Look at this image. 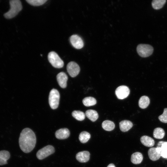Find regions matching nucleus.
I'll list each match as a JSON object with an SVG mask.
<instances>
[{"label":"nucleus","instance_id":"9d476101","mask_svg":"<svg viewBox=\"0 0 167 167\" xmlns=\"http://www.w3.org/2000/svg\"><path fill=\"white\" fill-rule=\"evenodd\" d=\"M57 79L61 87L62 88H65L66 87L68 77L65 72H61L59 73L57 75Z\"/></svg>","mask_w":167,"mask_h":167},{"label":"nucleus","instance_id":"6e6552de","mask_svg":"<svg viewBox=\"0 0 167 167\" xmlns=\"http://www.w3.org/2000/svg\"><path fill=\"white\" fill-rule=\"evenodd\" d=\"M130 90L128 87L126 86L122 85L118 87L115 93L117 97L119 99H123L129 95Z\"/></svg>","mask_w":167,"mask_h":167},{"label":"nucleus","instance_id":"9b49d317","mask_svg":"<svg viewBox=\"0 0 167 167\" xmlns=\"http://www.w3.org/2000/svg\"><path fill=\"white\" fill-rule=\"evenodd\" d=\"M69 130L66 128L60 129L56 131L55 136L56 138L60 139H67L70 136Z\"/></svg>","mask_w":167,"mask_h":167},{"label":"nucleus","instance_id":"39448f33","mask_svg":"<svg viewBox=\"0 0 167 167\" xmlns=\"http://www.w3.org/2000/svg\"><path fill=\"white\" fill-rule=\"evenodd\" d=\"M137 51L140 56L145 58L152 54L153 48L152 46L148 44H140L137 47Z\"/></svg>","mask_w":167,"mask_h":167},{"label":"nucleus","instance_id":"aec40b11","mask_svg":"<svg viewBox=\"0 0 167 167\" xmlns=\"http://www.w3.org/2000/svg\"><path fill=\"white\" fill-rule=\"evenodd\" d=\"M165 135L164 129L161 127L155 128L153 132V137L156 139H161L163 138Z\"/></svg>","mask_w":167,"mask_h":167},{"label":"nucleus","instance_id":"f03ea898","mask_svg":"<svg viewBox=\"0 0 167 167\" xmlns=\"http://www.w3.org/2000/svg\"><path fill=\"white\" fill-rule=\"evenodd\" d=\"M10 9L4 14L6 19H10L15 17L22 9L21 1L19 0H11L10 1Z\"/></svg>","mask_w":167,"mask_h":167},{"label":"nucleus","instance_id":"a878e982","mask_svg":"<svg viewBox=\"0 0 167 167\" xmlns=\"http://www.w3.org/2000/svg\"><path fill=\"white\" fill-rule=\"evenodd\" d=\"M47 0H26L30 4L34 6L41 5L45 3Z\"/></svg>","mask_w":167,"mask_h":167},{"label":"nucleus","instance_id":"c85d7f7f","mask_svg":"<svg viewBox=\"0 0 167 167\" xmlns=\"http://www.w3.org/2000/svg\"><path fill=\"white\" fill-rule=\"evenodd\" d=\"M107 167H115V165L112 163L109 164Z\"/></svg>","mask_w":167,"mask_h":167},{"label":"nucleus","instance_id":"412c9836","mask_svg":"<svg viewBox=\"0 0 167 167\" xmlns=\"http://www.w3.org/2000/svg\"><path fill=\"white\" fill-rule=\"evenodd\" d=\"M102 126L103 128L105 131H110L114 129L115 124L113 122L107 120L103 122Z\"/></svg>","mask_w":167,"mask_h":167},{"label":"nucleus","instance_id":"f257e3e1","mask_svg":"<svg viewBox=\"0 0 167 167\" xmlns=\"http://www.w3.org/2000/svg\"><path fill=\"white\" fill-rule=\"evenodd\" d=\"M19 142L22 151L26 153L30 152L35 147L36 143L35 133L29 128L24 129L20 134Z\"/></svg>","mask_w":167,"mask_h":167},{"label":"nucleus","instance_id":"bb28decb","mask_svg":"<svg viewBox=\"0 0 167 167\" xmlns=\"http://www.w3.org/2000/svg\"><path fill=\"white\" fill-rule=\"evenodd\" d=\"M159 120L162 122L167 123V108L164 109L163 113L158 117Z\"/></svg>","mask_w":167,"mask_h":167},{"label":"nucleus","instance_id":"f8f14e48","mask_svg":"<svg viewBox=\"0 0 167 167\" xmlns=\"http://www.w3.org/2000/svg\"><path fill=\"white\" fill-rule=\"evenodd\" d=\"M90 156V153L89 152L84 151L78 153L76 155V158L79 162L84 163L89 161Z\"/></svg>","mask_w":167,"mask_h":167},{"label":"nucleus","instance_id":"20e7f679","mask_svg":"<svg viewBox=\"0 0 167 167\" xmlns=\"http://www.w3.org/2000/svg\"><path fill=\"white\" fill-rule=\"evenodd\" d=\"M60 97L59 93L57 89L53 88L51 90L49 95V102L52 109H55L58 107Z\"/></svg>","mask_w":167,"mask_h":167},{"label":"nucleus","instance_id":"ddd939ff","mask_svg":"<svg viewBox=\"0 0 167 167\" xmlns=\"http://www.w3.org/2000/svg\"><path fill=\"white\" fill-rule=\"evenodd\" d=\"M148 154L150 159L153 161L158 160L161 156L156 148H150L148 150Z\"/></svg>","mask_w":167,"mask_h":167},{"label":"nucleus","instance_id":"423d86ee","mask_svg":"<svg viewBox=\"0 0 167 167\" xmlns=\"http://www.w3.org/2000/svg\"><path fill=\"white\" fill-rule=\"evenodd\" d=\"M54 152V147L51 145H48L39 150L36 156L38 159L42 160L53 154Z\"/></svg>","mask_w":167,"mask_h":167},{"label":"nucleus","instance_id":"393cba45","mask_svg":"<svg viewBox=\"0 0 167 167\" xmlns=\"http://www.w3.org/2000/svg\"><path fill=\"white\" fill-rule=\"evenodd\" d=\"M166 2L165 0H154L152 3V6L154 9L158 10L163 6Z\"/></svg>","mask_w":167,"mask_h":167},{"label":"nucleus","instance_id":"7ed1b4c3","mask_svg":"<svg viewBox=\"0 0 167 167\" xmlns=\"http://www.w3.org/2000/svg\"><path fill=\"white\" fill-rule=\"evenodd\" d=\"M48 58L49 62L54 67L60 68L64 66L63 61L54 51L50 52L48 54Z\"/></svg>","mask_w":167,"mask_h":167},{"label":"nucleus","instance_id":"4468645a","mask_svg":"<svg viewBox=\"0 0 167 167\" xmlns=\"http://www.w3.org/2000/svg\"><path fill=\"white\" fill-rule=\"evenodd\" d=\"M10 157V152L7 151L3 150L0 151V165L7 164V160Z\"/></svg>","mask_w":167,"mask_h":167},{"label":"nucleus","instance_id":"6ab92c4d","mask_svg":"<svg viewBox=\"0 0 167 167\" xmlns=\"http://www.w3.org/2000/svg\"><path fill=\"white\" fill-rule=\"evenodd\" d=\"M85 115L92 122L95 121L98 118L97 112L94 110L89 109L85 112Z\"/></svg>","mask_w":167,"mask_h":167},{"label":"nucleus","instance_id":"4be33fe9","mask_svg":"<svg viewBox=\"0 0 167 167\" xmlns=\"http://www.w3.org/2000/svg\"><path fill=\"white\" fill-rule=\"evenodd\" d=\"M91 137L90 134L86 131L82 132L79 135V139L82 143H85L88 141Z\"/></svg>","mask_w":167,"mask_h":167},{"label":"nucleus","instance_id":"f3484780","mask_svg":"<svg viewBox=\"0 0 167 167\" xmlns=\"http://www.w3.org/2000/svg\"><path fill=\"white\" fill-rule=\"evenodd\" d=\"M143 159V155L140 152H135L131 156V161L134 164H138L142 162Z\"/></svg>","mask_w":167,"mask_h":167},{"label":"nucleus","instance_id":"1a4fd4ad","mask_svg":"<svg viewBox=\"0 0 167 167\" xmlns=\"http://www.w3.org/2000/svg\"><path fill=\"white\" fill-rule=\"evenodd\" d=\"M70 41L72 46L76 49H80L84 46L82 39L78 35H72L70 37Z\"/></svg>","mask_w":167,"mask_h":167},{"label":"nucleus","instance_id":"0eeeda50","mask_svg":"<svg viewBox=\"0 0 167 167\" xmlns=\"http://www.w3.org/2000/svg\"><path fill=\"white\" fill-rule=\"evenodd\" d=\"M67 71L72 77L76 76L79 73L80 68L79 65L74 62H71L66 66Z\"/></svg>","mask_w":167,"mask_h":167},{"label":"nucleus","instance_id":"a211bd4d","mask_svg":"<svg viewBox=\"0 0 167 167\" xmlns=\"http://www.w3.org/2000/svg\"><path fill=\"white\" fill-rule=\"evenodd\" d=\"M150 103L149 98L147 96H142L139 101V105L140 108L144 109L147 108Z\"/></svg>","mask_w":167,"mask_h":167},{"label":"nucleus","instance_id":"b1692460","mask_svg":"<svg viewBox=\"0 0 167 167\" xmlns=\"http://www.w3.org/2000/svg\"><path fill=\"white\" fill-rule=\"evenodd\" d=\"M72 115L76 120L80 121L84 120L85 117V114L83 112L79 110L73 111Z\"/></svg>","mask_w":167,"mask_h":167},{"label":"nucleus","instance_id":"dca6fc26","mask_svg":"<svg viewBox=\"0 0 167 167\" xmlns=\"http://www.w3.org/2000/svg\"><path fill=\"white\" fill-rule=\"evenodd\" d=\"M132 123L129 120H123L119 123L120 129L123 132L128 131L132 128Z\"/></svg>","mask_w":167,"mask_h":167},{"label":"nucleus","instance_id":"2eb2a0df","mask_svg":"<svg viewBox=\"0 0 167 167\" xmlns=\"http://www.w3.org/2000/svg\"><path fill=\"white\" fill-rule=\"evenodd\" d=\"M142 143L145 146L151 147L155 144L154 140L151 137L146 135L142 136L140 139Z\"/></svg>","mask_w":167,"mask_h":167},{"label":"nucleus","instance_id":"5701e85b","mask_svg":"<svg viewBox=\"0 0 167 167\" xmlns=\"http://www.w3.org/2000/svg\"><path fill=\"white\" fill-rule=\"evenodd\" d=\"M83 103L85 106H90L95 105L96 103V101L93 97H87L83 99Z\"/></svg>","mask_w":167,"mask_h":167},{"label":"nucleus","instance_id":"cd10ccee","mask_svg":"<svg viewBox=\"0 0 167 167\" xmlns=\"http://www.w3.org/2000/svg\"><path fill=\"white\" fill-rule=\"evenodd\" d=\"M158 147L160 149L161 156L164 158H167V149H162L160 147Z\"/></svg>","mask_w":167,"mask_h":167}]
</instances>
